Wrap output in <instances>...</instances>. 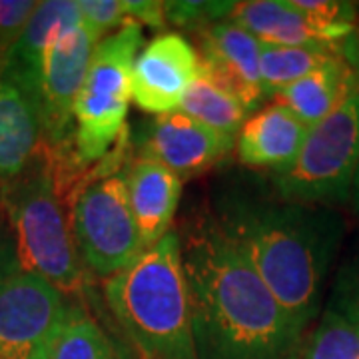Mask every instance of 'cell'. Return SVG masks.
Returning a JSON list of instances; mask_svg holds the SVG:
<instances>
[{
    "mask_svg": "<svg viewBox=\"0 0 359 359\" xmlns=\"http://www.w3.org/2000/svg\"><path fill=\"white\" fill-rule=\"evenodd\" d=\"M309 126L282 104L273 102L250 116L238 132V156L245 166L283 174L294 166Z\"/></svg>",
    "mask_w": 359,
    "mask_h": 359,
    "instance_id": "obj_15",
    "label": "cell"
},
{
    "mask_svg": "<svg viewBox=\"0 0 359 359\" xmlns=\"http://www.w3.org/2000/svg\"><path fill=\"white\" fill-rule=\"evenodd\" d=\"M140 44V25L128 22L104 36L92 52L88 74L74 104V150L82 164L100 162L126 132L132 70Z\"/></svg>",
    "mask_w": 359,
    "mask_h": 359,
    "instance_id": "obj_6",
    "label": "cell"
},
{
    "mask_svg": "<svg viewBox=\"0 0 359 359\" xmlns=\"http://www.w3.org/2000/svg\"><path fill=\"white\" fill-rule=\"evenodd\" d=\"M42 359H116L108 337L84 309L68 306Z\"/></svg>",
    "mask_w": 359,
    "mask_h": 359,
    "instance_id": "obj_21",
    "label": "cell"
},
{
    "mask_svg": "<svg viewBox=\"0 0 359 359\" xmlns=\"http://www.w3.org/2000/svg\"><path fill=\"white\" fill-rule=\"evenodd\" d=\"M200 72L198 50L178 32L156 36L138 54L132 70V98L152 114L176 112Z\"/></svg>",
    "mask_w": 359,
    "mask_h": 359,
    "instance_id": "obj_11",
    "label": "cell"
},
{
    "mask_svg": "<svg viewBox=\"0 0 359 359\" xmlns=\"http://www.w3.org/2000/svg\"><path fill=\"white\" fill-rule=\"evenodd\" d=\"M351 200H353V204L358 208V214H359V168H358V174H355V178H353V186H351V196H349Z\"/></svg>",
    "mask_w": 359,
    "mask_h": 359,
    "instance_id": "obj_29",
    "label": "cell"
},
{
    "mask_svg": "<svg viewBox=\"0 0 359 359\" xmlns=\"http://www.w3.org/2000/svg\"><path fill=\"white\" fill-rule=\"evenodd\" d=\"M297 8L309 16L318 18L325 25H351L355 18V6L349 2H332V0H294Z\"/></svg>",
    "mask_w": 359,
    "mask_h": 359,
    "instance_id": "obj_26",
    "label": "cell"
},
{
    "mask_svg": "<svg viewBox=\"0 0 359 359\" xmlns=\"http://www.w3.org/2000/svg\"><path fill=\"white\" fill-rule=\"evenodd\" d=\"M200 72L230 92L245 112L266 100L259 72L262 42L231 20H216L198 32Z\"/></svg>",
    "mask_w": 359,
    "mask_h": 359,
    "instance_id": "obj_10",
    "label": "cell"
},
{
    "mask_svg": "<svg viewBox=\"0 0 359 359\" xmlns=\"http://www.w3.org/2000/svg\"><path fill=\"white\" fill-rule=\"evenodd\" d=\"M0 214H2V212H0Z\"/></svg>",
    "mask_w": 359,
    "mask_h": 359,
    "instance_id": "obj_31",
    "label": "cell"
},
{
    "mask_svg": "<svg viewBox=\"0 0 359 359\" xmlns=\"http://www.w3.org/2000/svg\"><path fill=\"white\" fill-rule=\"evenodd\" d=\"M236 2H164L166 20L180 26H204L216 22L218 16H230Z\"/></svg>",
    "mask_w": 359,
    "mask_h": 359,
    "instance_id": "obj_24",
    "label": "cell"
},
{
    "mask_svg": "<svg viewBox=\"0 0 359 359\" xmlns=\"http://www.w3.org/2000/svg\"><path fill=\"white\" fill-rule=\"evenodd\" d=\"M65 204L44 146L20 176L0 186V212L8 219L20 269L65 295H78L86 280Z\"/></svg>",
    "mask_w": 359,
    "mask_h": 359,
    "instance_id": "obj_4",
    "label": "cell"
},
{
    "mask_svg": "<svg viewBox=\"0 0 359 359\" xmlns=\"http://www.w3.org/2000/svg\"><path fill=\"white\" fill-rule=\"evenodd\" d=\"M299 355L302 359H359V330L346 316L330 308Z\"/></svg>",
    "mask_w": 359,
    "mask_h": 359,
    "instance_id": "obj_22",
    "label": "cell"
},
{
    "mask_svg": "<svg viewBox=\"0 0 359 359\" xmlns=\"http://www.w3.org/2000/svg\"><path fill=\"white\" fill-rule=\"evenodd\" d=\"M287 359H302V355H299V353H292Z\"/></svg>",
    "mask_w": 359,
    "mask_h": 359,
    "instance_id": "obj_30",
    "label": "cell"
},
{
    "mask_svg": "<svg viewBox=\"0 0 359 359\" xmlns=\"http://www.w3.org/2000/svg\"><path fill=\"white\" fill-rule=\"evenodd\" d=\"M228 18L254 34L262 44L273 46L341 44L353 34L351 25H325L297 8L294 0L236 2Z\"/></svg>",
    "mask_w": 359,
    "mask_h": 359,
    "instance_id": "obj_13",
    "label": "cell"
},
{
    "mask_svg": "<svg viewBox=\"0 0 359 359\" xmlns=\"http://www.w3.org/2000/svg\"><path fill=\"white\" fill-rule=\"evenodd\" d=\"M359 168V86L337 110L311 126L295 164L276 176L285 202H346Z\"/></svg>",
    "mask_w": 359,
    "mask_h": 359,
    "instance_id": "obj_7",
    "label": "cell"
},
{
    "mask_svg": "<svg viewBox=\"0 0 359 359\" xmlns=\"http://www.w3.org/2000/svg\"><path fill=\"white\" fill-rule=\"evenodd\" d=\"M182 245L198 359H287L302 332L222 228Z\"/></svg>",
    "mask_w": 359,
    "mask_h": 359,
    "instance_id": "obj_1",
    "label": "cell"
},
{
    "mask_svg": "<svg viewBox=\"0 0 359 359\" xmlns=\"http://www.w3.org/2000/svg\"><path fill=\"white\" fill-rule=\"evenodd\" d=\"M84 22L80 4L72 0L39 2L22 34L0 62V78L11 80L32 98L39 82L42 56L52 40Z\"/></svg>",
    "mask_w": 359,
    "mask_h": 359,
    "instance_id": "obj_16",
    "label": "cell"
},
{
    "mask_svg": "<svg viewBox=\"0 0 359 359\" xmlns=\"http://www.w3.org/2000/svg\"><path fill=\"white\" fill-rule=\"evenodd\" d=\"M82 20L90 32L100 40L112 28L132 22L128 16V0H80Z\"/></svg>",
    "mask_w": 359,
    "mask_h": 359,
    "instance_id": "obj_23",
    "label": "cell"
},
{
    "mask_svg": "<svg viewBox=\"0 0 359 359\" xmlns=\"http://www.w3.org/2000/svg\"><path fill=\"white\" fill-rule=\"evenodd\" d=\"M104 292L142 359H198L178 233L144 250Z\"/></svg>",
    "mask_w": 359,
    "mask_h": 359,
    "instance_id": "obj_3",
    "label": "cell"
},
{
    "mask_svg": "<svg viewBox=\"0 0 359 359\" xmlns=\"http://www.w3.org/2000/svg\"><path fill=\"white\" fill-rule=\"evenodd\" d=\"M36 4L32 0H0V62L22 34Z\"/></svg>",
    "mask_w": 359,
    "mask_h": 359,
    "instance_id": "obj_25",
    "label": "cell"
},
{
    "mask_svg": "<svg viewBox=\"0 0 359 359\" xmlns=\"http://www.w3.org/2000/svg\"><path fill=\"white\" fill-rule=\"evenodd\" d=\"M130 205L144 248H152L170 233L182 196V178L160 162L142 156L126 174Z\"/></svg>",
    "mask_w": 359,
    "mask_h": 359,
    "instance_id": "obj_17",
    "label": "cell"
},
{
    "mask_svg": "<svg viewBox=\"0 0 359 359\" xmlns=\"http://www.w3.org/2000/svg\"><path fill=\"white\" fill-rule=\"evenodd\" d=\"M68 304L52 283L14 271L0 283V359H42Z\"/></svg>",
    "mask_w": 359,
    "mask_h": 359,
    "instance_id": "obj_9",
    "label": "cell"
},
{
    "mask_svg": "<svg viewBox=\"0 0 359 359\" xmlns=\"http://www.w3.org/2000/svg\"><path fill=\"white\" fill-rule=\"evenodd\" d=\"M358 86L359 56L349 40L346 52L285 86L273 98L311 128L337 110Z\"/></svg>",
    "mask_w": 359,
    "mask_h": 359,
    "instance_id": "obj_14",
    "label": "cell"
},
{
    "mask_svg": "<svg viewBox=\"0 0 359 359\" xmlns=\"http://www.w3.org/2000/svg\"><path fill=\"white\" fill-rule=\"evenodd\" d=\"M236 140L196 122L180 110L158 114L142 134L144 156L160 162L180 178H190L216 164Z\"/></svg>",
    "mask_w": 359,
    "mask_h": 359,
    "instance_id": "obj_12",
    "label": "cell"
},
{
    "mask_svg": "<svg viewBox=\"0 0 359 359\" xmlns=\"http://www.w3.org/2000/svg\"><path fill=\"white\" fill-rule=\"evenodd\" d=\"M178 110L231 140H236L248 120L244 106L202 72H198L190 88L186 90Z\"/></svg>",
    "mask_w": 359,
    "mask_h": 359,
    "instance_id": "obj_20",
    "label": "cell"
},
{
    "mask_svg": "<svg viewBox=\"0 0 359 359\" xmlns=\"http://www.w3.org/2000/svg\"><path fill=\"white\" fill-rule=\"evenodd\" d=\"M124 150L126 140L120 138L114 152L86 172L66 200L80 259L106 280L128 268L146 250L132 214L126 176L114 172Z\"/></svg>",
    "mask_w": 359,
    "mask_h": 359,
    "instance_id": "obj_5",
    "label": "cell"
},
{
    "mask_svg": "<svg viewBox=\"0 0 359 359\" xmlns=\"http://www.w3.org/2000/svg\"><path fill=\"white\" fill-rule=\"evenodd\" d=\"M44 146L32 98L11 80L0 78V182L25 172Z\"/></svg>",
    "mask_w": 359,
    "mask_h": 359,
    "instance_id": "obj_18",
    "label": "cell"
},
{
    "mask_svg": "<svg viewBox=\"0 0 359 359\" xmlns=\"http://www.w3.org/2000/svg\"><path fill=\"white\" fill-rule=\"evenodd\" d=\"M18 259H16V252H14L13 238L8 233L2 231L0 226V283L4 282L8 276H13L14 271H18Z\"/></svg>",
    "mask_w": 359,
    "mask_h": 359,
    "instance_id": "obj_28",
    "label": "cell"
},
{
    "mask_svg": "<svg viewBox=\"0 0 359 359\" xmlns=\"http://www.w3.org/2000/svg\"><path fill=\"white\" fill-rule=\"evenodd\" d=\"M222 230L304 332L320 311L323 283L341 244L344 224L337 214L295 202L240 205Z\"/></svg>",
    "mask_w": 359,
    "mask_h": 359,
    "instance_id": "obj_2",
    "label": "cell"
},
{
    "mask_svg": "<svg viewBox=\"0 0 359 359\" xmlns=\"http://www.w3.org/2000/svg\"><path fill=\"white\" fill-rule=\"evenodd\" d=\"M98 42L100 40L82 22L58 34L42 56L32 102L48 148L74 140V104L84 86L92 52Z\"/></svg>",
    "mask_w": 359,
    "mask_h": 359,
    "instance_id": "obj_8",
    "label": "cell"
},
{
    "mask_svg": "<svg viewBox=\"0 0 359 359\" xmlns=\"http://www.w3.org/2000/svg\"><path fill=\"white\" fill-rule=\"evenodd\" d=\"M128 16L136 25H148L162 28L166 25V8L164 2H132L128 0Z\"/></svg>",
    "mask_w": 359,
    "mask_h": 359,
    "instance_id": "obj_27",
    "label": "cell"
},
{
    "mask_svg": "<svg viewBox=\"0 0 359 359\" xmlns=\"http://www.w3.org/2000/svg\"><path fill=\"white\" fill-rule=\"evenodd\" d=\"M347 39L341 44H311V46H273L262 44L259 54V72H262V86L268 96H276L285 86L297 82L316 68L325 65L334 56L346 52Z\"/></svg>",
    "mask_w": 359,
    "mask_h": 359,
    "instance_id": "obj_19",
    "label": "cell"
}]
</instances>
